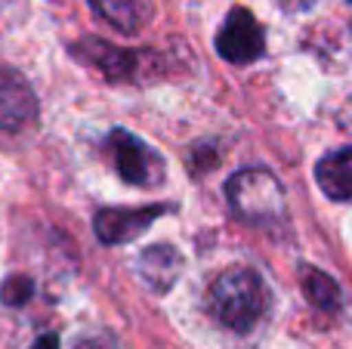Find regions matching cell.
I'll use <instances>...</instances> for the list:
<instances>
[{
    "label": "cell",
    "mask_w": 352,
    "mask_h": 349,
    "mask_svg": "<svg viewBox=\"0 0 352 349\" xmlns=\"http://www.w3.org/2000/svg\"><path fill=\"white\" fill-rule=\"evenodd\" d=\"M105 155H109L115 173L124 179L127 185H136V189H155V185L164 183V158L148 146L146 139H140L136 133L124 127L109 130L102 142Z\"/></svg>",
    "instance_id": "cell-4"
},
{
    "label": "cell",
    "mask_w": 352,
    "mask_h": 349,
    "mask_svg": "<svg viewBox=\"0 0 352 349\" xmlns=\"http://www.w3.org/2000/svg\"><path fill=\"white\" fill-rule=\"evenodd\" d=\"M219 59L232 65H250L266 53V28L256 22V16L244 6H232L213 37Z\"/></svg>",
    "instance_id": "cell-5"
},
{
    "label": "cell",
    "mask_w": 352,
    "mask_h": 349,
    "mask_svg": "<svg viewBox=\"0 0 352 349\" xmlns=\"http://www.w3.org/2000/svg\"><path fill=\"white\" fill-rule=\"evenodd\" d=\"M269 309L266 282L250 266H232L207 291V313L235 334H250Z\"/></svg>",
    "instance_id": "cell-1"
},
{
    "label": "cell",
    "mask_w": 352,
    "mask_h": 349,
    "mask_svg": "<svg viewBox=\"0 0 352 349\" xmlns=\"http://www.w3.org/2000/svg\"><path fill=\"white\" fill-rule=\"evenodd\" d=\"M31 349H59V334H56V331L41 334V337L34 340V346H31Z\"/></svg>",
    "instance_id": "cell-15"
},
{
    "label": "cell",
    "mask_w": 352,
    "mask_h": 349,
    "mask_svg": "<svg viewBox=\"0 0 352 349\" xmlns=\"http://www.w3.org/2000/svg\"><path fill=\"white\" fill-rule=\"evenodd\" d=\"M90 10L121 34H136L148 16L140 0H90Z\"/></svg>",
    "instance_id": "cell-10"
},
{
    "label": "cell",
    "mask_w": 352,
    "mask_h": 349,
    "mask_svg": "<svg viewBox=\"0 0 352 349\" xmlns=\"http://www.w3.org/2000/svg\"><path fill=\"white\" fill-rule=\"evenodd\" d=\"M229 210L250 226H272L285 220V189L266 167H244L226 183Z\"/></svg>",
    "instance_id": "cell-2"
},
{
    "label": "cell",
    "mask_w": 352,
    "mask_h": 349,
    "mask_svg": "<svg viewBox=\"0 0 352 349\" xmlns=\"http://www.w3.org/2000/svg\"><path fill=\"white\" fill-rule=\"evenodd\" d=\"M173 204H146V207H102L93 216V232L102 245H127L152 229L158 216L170 214Z\"/></svg>",
    "instance_id": "cell-6"
},
{
    "label": "cell",
    "mask_w": 352,
    "mask_h": 349,
    "mask_svg": "<svg viewBox=\"0 0 352 349\" xmlns=\"http://www.w3.org/2000/svg\"><path fill=\"white\" fill-rule=\"evenodd\" d=\"M136 269H140L142 282H146L155 294H167V291L176 284V278H179L182 257L170 245H155V247H146V251L140 254Z\"/></svg>",
    "instance_id": "cell-8"
},
{
    "label": "cell",
    "mask_w": 352,
    "mask_h": 349,
    "mask_svg": "<svg viewBox=\"0 0 352 349\" xmlns=\"http://www.w3.org/2000/svg\"><path fill=\"white\" fill-rule=\"evenodd\" d=\"M316 183L331 201H352V146H343L318 158Z\"/></svg>",
    "instance_id": "cell-9"
},
{
    "label": "cell",
    "mask_w": 352,
    "mask_h": 349,
    "mask_svg": "<svg viewBox=\"0 0 352 349\" xmlns=\"http://www.w3.org/2000/svg\"><path fill=\"white\" fill-rule=\"evenodd\" d=\"M303 291H306V300L318 309V313H337L340 309V284L328 275V272L316 269V266H303Z\"/></svg>",
    "instance_id": "cell-11"
},
{
    "label": "cell",
    "mask_w": 352,
    "mask_h": 349,
    "mask_svg": "<svg viewBox=\"0 0 352 349\" xmlns=\"http://www.w3.org/2000/svg\"><path fill=\"white\" fill-rule=\"evenodd\" d=\"M37 115L41 105L28 78L10 65H0V130L19 133L25 127H34Z\"/></svg>",
    "instance_id": "cell-7"
},
{
    "label": "cell",
    "mask_w": 352,
    "mask_h": 349,
    "mask_svg": "<svg viewBox=\"0 0 352 349\" xmlns=\"http://www.w3.org/2000/svg\"><path fill=\"white\" fill-rule=\"evenodd\" d=\"M72 56L102 71V78L111 84H142L161 68V56L152 49H124L102 37H84V41L72 43Z\"/></svg>",
    "instance_id": "cell-3"
},
{
    "label": "cell",
    "mask_w": 352,
    "mask_h": 349,
    "mask_svg": "<svg viewBox=\"0 0 352 349\" xmlns=\"http://www.w3.org/2000/svg\"><path fill=\"white\" fill-rule=\"evenodd\" d=\"M31 294H34V282L28 275H10L0 284V300L6 306H22V303L31 300Z\"/></svg>",
    "instance_id": "cell-12"
},
{
    "label": "cell",
    "mask_w": 352,
    "mask_h": 349,
    "mask_svg": "<svg viewBox=\"0 0 352 349\" xmlns=\"http://www.w3.org/2000/svg\"><path fill=\"white\" fill-rule=\"evenodd\" d=\"M318 0H278V6L285 12H306V10H312Z\"/></svg>",
    "instance_id": "cell-13"
},
{
    "label": "cell",
    "mask_w": 352,
    "mask_h": 349,
    "mask_svg": "<svg viewBox=\"0 0 352 349\" xmlns=\"http://www.w3.org/2000/svg\"><path fill=\"white\" fill-rule=\"evenodd\" d=\"M74 349H115V346L102 337H80L78 344H74Z\"/></svg>",
    "instance_id": "cell-14"
},
{
    "label": "cell",
    "mask_w": 352,
    "mask_h": 349,
    "mask_svg": "<svg viewBox=\"0 0 352 349\" xmlns=\"http://www.w3.org/2000/svg\"><path fill=\"white\" fill-rule=\"evenodd\" d=\"M346 3H352V0H346Z\"/></svg>",
    "instance_id": "cell-16"
}]
</instances>
